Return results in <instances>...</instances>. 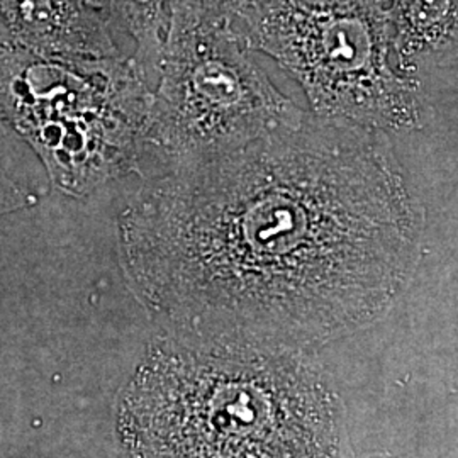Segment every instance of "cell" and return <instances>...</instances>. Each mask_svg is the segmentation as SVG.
Instances as JSON below:
<instances>
[{
	"label": "cell",
	"instance_id": "cell-2",
	"mask_svg": "<svg viewBox=\"0 0 458 458\" xmlns=\"http://www.w3.org/2000/svg\"><path fill=\"white\" fill-rule=\"evenodd\" d=\"M132 457H335L344 411L311 350L165 331L115 401Z\"/></svg>",
	"mask_w": 458,
	"mask_h": 458
},
{
	"label": "cell",
	"instance_id": "cell-1",
	"mask_svg": "<svg viewBox=\"0 0 458 458\" xmlns=\"http://www.w3.org/2000/svg\"><path fill=\"white\" fill-rule=\"evenodd\" d=\"M423 229L386 132L311 113L162 172L119 216L117 240L165 331L311 350L393 308Z\"/></svg>",
	"mask_w": 458,
	"mask_h": 458
},
{
	"label": "cell",
	"instance_id": "cell-8",
	"mask_svg": "<svg viewBox=\"0 0 458 458\" xmlns=\"http://www.w3.org/2000/svg\"><path fill=\"white\" fill-rule=\"evenodd\" d=\"M168 0H111L115 30L134 41L132 64L151 87L164 48Z\"/></svg>",
	"mask_w": 458,
	"mask_h": 458
},
{
	"label": "cell",
	"instance_id": "cell-7",
	"mask_svg": "<svg viewBox=\"0 0 458 458\" xmlns=\"http://www.w3.org/2000/svg\"><path fill=\"white\" fill-rule=\"evenodd\" d=\"M389 48L403 77L420 79L423 68L455 65L458 0H389Z\"/></svg>",
	"mask_w": 458,
	"mask_h": 458
},
{
	"label": "cell",
	"instance_id": "cell-9",
	"mask_svg": "<svg viewBox=\"0 0 458 458\" xmlns=\"http://www.w3.org/2000/svg\"><path fill=\"white\" fill-rule=\"evenodd\" d=\"M5 132H7V126L0 117V141L5 136ZM36 202H38V197L34 196L31 191H26L24 187H21L5 172L4 165L0 162V216H7L26 208H31Z\"/></svg>",
	"mask_w": 458,
	"mask_h": 458
},
{
	"label": "cell",
	"instance_id": "cell-6",
	"mask_svg": "<svg viewBox=\"0 0 458 458\" xmlns=\"http://www.w3.org/2000/svg\"><path fill=\"white\" fill-rule=\"evenodd\" d=\"M111 0H0V45L56 56H121Z\"/></svg>",
	"mask_w": 458,
	"mask_h": 458
},
{
	"label": "cell",
	"instance_id": "cell-5",
	"mask_svg": "<svg viewBox=\"0 0 458 458\" xmlns=\"http://www.w3.org/2000/svg\"><path fill=\"white\" fill-rule=\"evenodd\" d=\"M166 7L164 48L149 87L145 158L166 172L301 124L306 113L248 56L217 2L168 0Z\"/></svg>",
	"mask_w": 458,
	"mask_h": 458
},
{
	"label": "cell",
	"instance_id": "cell-4",
	"mask_svg": "<svg viewBox=\"0 0 458 458\" xmlns=\"http://www.w3.org/2000/svg\"><path fill=\"white\" fill-rule=\"evenodd\" d=\"M149 87L131 56H56L0 45V117L51 185L85 197L140 170Z\"/></svg>",
	"mask_w": 458,
	"mask_h": 458
},
{
	"label": "cell",
	"instance_id": "cell-3",
	"mask_svg": "<svg viewBox=\"0 0 458 458\" xmlns=\"http://www.w3.org/2000/svg\"><path fill=\"white\" fill-rule=\"evenodd\" d=\"M248 51L276 60L304 89L312 114L382 132L423 128L421 81L403 77L389 48V0H223Z\"/></svg>",
	"mask_w": 458,
	"mask_h": 458
},
{
	"label": "cell",
	"instance_id": "cell-10",
	"mask_svg": "<svg viewBox=\"0 0 458 458\" xmlns=\"http://www.w3.org/2000/svg\"><path fill=\"white\" fill-rule=\"evenodd\" d=\"M214 2H217V4H221V2H223V0H214Z\"/></svg>",
	"mask_w": 458,
	"mask_h": 458
}]
</instances>
